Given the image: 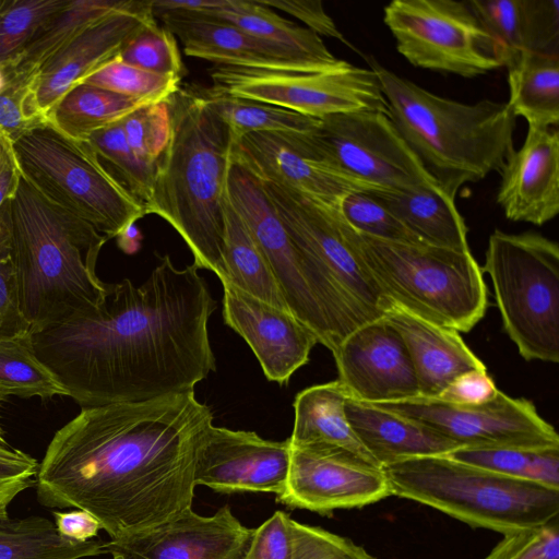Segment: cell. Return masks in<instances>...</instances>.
<instances>
[{"label": "cell", "mask_w": 559, "mask_h": 559, "mask_svg": "<svg viewBox=\"0 0 559 559\" xmlns=\"http://www.w3.org/2000/svg\"><path fill=\"white\" fill-rule=\"evenodd\" d=\"M497 203L506 217L537 226L559 213V132L527 126L522 146L507 158Z\"/></svg>", "instance_id": "cell-23"}, {"label": "cell", "mask_w": 559, "mask_h": 559, "mask_svg": "<svg viewBox=\"0 0 559 559\" xmlns=\"http://www.w3.org/2000/svg\"><path fill=\"white\" fill-rule=\"evenodd\" d=\"M338 211L356 231L378 239L420 242L382 203L367 191L347 194Z\"/></svg>", "instance_id": "cell-46"}, {"label": "cell", "mask_w": 559, "mask_h": 559, "mask_svg": "<svg viewBox=\"0 0 559 559\" xmlns=\"http://www.w3.org/2000/svg\"><path fill=\"white\" fill-rule=\"evenodd\" d=\"M154 17L151 1H135L88 26L39 69L33 92L38 116H47L73 86L117 58L132 35Z\"/></svg>", "instance_id": "cell-22"}, {"label": "cell", "mask_w": 559, "mask_h": 559, "mask_svg": "<svg viewBox=\"0 0 559 559\" xmlns=\"http://www.w3.org/2000/svg\"><path fill=\"white\" fill-rule=\"evenodd\" d=\"M117 59L141 70L181 78L186 73L175 35L159 26L155 17L146 21L124 44Z\"/></svg>", "instance_id": "cell-42"}, {"label": "cell", "mask_w": 559, "mask_h": 559, "mask_svg": "<svg viewBox=\"0 0 559 559\" xmlns=\"http://www.w3.org/2000/svg\"><path fill=\"white\" fill-rule=\"evenodd\" d=\"M31 333L23 316L11 257L9 200L0 209V340Z\"/></svg>", "instance_id": "cell-47"}, {"label": "cell", "mask_w": 559, "mask_h": 559, "mask_svg": "<svg viewBox=\"0 0 559 559\" xmlns=\"http://www.w3.org/2000/svg\"><path fill=\"white\" fill-rule=\"evenodd\" d=\"M228 506L210 516L191 508L103 543L112 559H246L253 535Z\"/></svg>", "instance_id": "cell-18"}, {"label": "cell", "mask_w": 559, "mask_h": 559, "mask_svg": "<svg viewBox=\"0 0 559 559\" xmlns=\"http://www.w3.org/2000/svg\"><path fill=\"white\" fill-rule=\"evenodd\" d=\"M87 142L103 166L144 206L146 212L152 195L155 168L140 159L130 147L121 120L94 132L88 136Z\"/></svg>", "instance_id": "cell-40"}, {"label": "cell", "mask_w": 559, "mask_h": 559, "mask_svg": "<svg viewBox=\"0 0 559 559\" xmlns=\"http://www.w3.org/2000/svg\"><path fill=\"white\" fill-rule=\"evenodd\" d=\"M391 496L382 467L349 453L312 445H290L284 491L277 501L322 515L357 509Z\"/></svg>", "instance_id": "cell-17"}, {"label": "cell", "mask_w": 559, "mask_h": 559, "mask_svg": "<svg viewBox=\"0 0 559 559\" xmlns=\"http://www.w3.org/2000/svg\"><path fill=\"white\" fill-rule=\"evenodd\" d=\"M57 532L64 538L73 542H87L95 538L102 530L100 523L83 510L68 512L53 511Z\"/></svg>", "instance_id": "cell-52"}, {"label": "cell", "mask_w": 559, "mask_h": 559, "mask_svg": "<svg viewBox=\"0 0 559 559\" xmlns=\"http://www.w3.org/2000/svg\"><path fill=\"white\" fill-rule=\"evenodd\" d=\"M343 229L392 305L457 332L471 331L484 318L488 306L484 272L469 250L378 239L356 231L344 218Z\"/></svg>", "instance_id": "cell-6"}, {"label": "cell", "mask_w": 559, "mask_h": 559, "mask_svg": "<svg viewBox=\"0 0 559 559\" xmlns=\"http://www.w3.org/2000/svg\"><path fill=\"white\" fill-rule=\"evenodd\" d=\"M483 272L491 278L506 333L527 361H559V247L536 233L496 229Z\"/></svg>", "instance_id": "cell-9"}, {"label": "cell", "mask_w": 559, "mask_h": 559, "mask_svg": "<svg viewBox=\"0 0 559 559\" xmlns=\"http://www.w3.org/2000/svg\"><path fill=\"white\" fill-rule=\"evenodd\" d=\"M468 1L502 47L506 66L523 51L559 55L558 0Z\"/></svg>", "instance_id": "cell-27"}, {"label": "cell", "mask_w": 559, "mask_h": 559, "mask_svg": "<svg viewBox=\"0 0 559 559\" xmlns=\"http://www.w3.org/2000/svg\"><path fill=\"white\" fill-rule=\"evenodd\" d=\"M128 144L148 166L155 168L171 135L169 98L146 104L121 120Z\"/></svg>", "instance_id": "cell-45"}, {"label": "cell", "mask_w": 559, "mask_h": 559, "mask_svg": "<svg viewBox=\"0 0 559 559\" xmlns=\"http://www.w3.org/2000/svg\"><path fill=\"white\" fill-rule=\"evenodd\" d=\"M333 356L337 380L356 401L376 404L419 396L405 343L383 317L350 332Z\"/></svg>", "instance_id": "cell-19"}, {"label": "cell", "mask_w": 559, "mask_h": 559, "mask_svg": "<svg viewBox=\"0 0 559 559\" xmlns=\"http://www.w3.org/2000/svg\"><path fill=\"white\" fill-rule=\"evenodd\" d=\"M262 182L293 241L329 272L369 321L382 318L393 305L354 253L338 207Z\"/></svg>", "instance_id": "cell-15"}, {"label": "cell", "mask_w": 559, "mask_h": 559, "mask_svg": "<svg viewBox=\"0 0 559 559\" xmlns=\"http://www.w3.org/2000/svg\"><path fill=\"white\" fill-rule=\"evenodd\" d=\"M345 413L354 432L381 467L415 456L447 455L460 448L420 423L349 396Z\"/></svg>", "instance_id": "cell-26"}, {"label": "cell", "mask_w": 559, "mask_h": 559, "mask_svg": "<svg viewBox=\"0 0 559 559\" xmlns=\"http://www.w3.org/2000/svg\"><path fill=\"white\" fill-rule=\"evenodd\" d=\"M382 203L420 242L454 250H469L467 226L455 200L439 187L367 191Z\"/></svg>", "instance_id": "cell-29"}, {"label": "cell", "mask_w": 559, "mask_h": 559, "mask_svg": "<svg viewBox=\"0 0 559 559\" xmlns=\"http://www.w3.org/2000/svg\"><path fill=\"white\" fill-rule=\"evenodd\" d=\"M512 115L527 126L557 128L559 122V55L523 51L506 66Z\"/></svg>", "instance_id": "cell-31"}, {"label": "cell", "mask_w": 559, "mask_h": 559, "mask_svg": "<svg viewBox=\"0 0 559 559\" xmlns=\"http://www.w3.org/2000/svg\"><path fill=\"white\" fill-rule=\"evenodd\" d=\"M260 2L271 9H280L297 17L318 36L335 38L354 49L337 28L333 19L325 12L320 0H260Z\"/></svg>", "instance_id": "cell-50"}, {"label": "cell", "mask_w": 559, "mask_h": 559, "mask_svg": "<svg viewBox=\"0 0 559 559\" xmlns=\"http://www.w3.org/2000/svg\"><path fill=\"white\" fill-rule=\"evenodd\" d=\"M227 197L267 260L289 311L333 354L369 320L329 272L293 241L262 180L233 156Z\"/></svg>", "instance_id": "cell-8"}, {"label": "cell", "mask_w": 559, "mask_h": 559, "mask_svg": "<svg viewBox=\"0 0 559 559\" xmlns=\"http://www.w3.org/2000/svg\"><path fill=\"white\" fill-rule=\"evenodd\" d=\"M393 124L440 189L455 200L466 183L500 173L513 152L515 117L507 103L465 104L438 96L366 57Z\"/></svg>", "instance_id": "cell-5"}, {"label": "cell", "mask_w": 559, "mask_h": 559, "mask_svg": "<svg viewBox=\"0 0 559 559\" xmlns=\"http://www.w3.org/2000/svg\"><path fill=\"white\" fill-rule=\"evenodd\" d=\"M16 166L13 152V143L0 134V177L9 169Z\"/></svg>", "instance_id": "cell-55"}, {"label": "cell", "mask_w": 559, "mask_h": 559, "mask_svg": "<svg viewBox=\"0 0 559 559\" xmlns=\"http://www.w3.org/2000/svg\"><path fill=\"white\" fill-rule=\"evenodd\" d=\"M119 247L127 253L135 252L141 243L142 235L135 224L129 226L118 237Z\"/></svg>", "instance_id": "cell-54"}, {"label": "cell", "mask_w": 559, "mask_h": 559, "mask_svg": "<svg viewBox=\"0 0 559 559\" xmlns=\"http://www.w3.org/2000/svg\"><path fill=\"white\" fill-rule=\"evenodd\" d=\"M313 136L337 169L373 189L439 187L385 112L328 116Z\"/></svg>", "instance_id": "cell-14"}, {"label": "cell", "mask_w": 559, "mask_h": 559, "mask_svg": "<svg viewBox=\"0 0 559 559\" xmlns=\"http://www.w3.org/2000/svg\"><path fill=\"white\" fill-rule=\"evenodd\" d=\"M133 0H69L51 16L11 64L37 70L80 33L105 16L129 7Z\"/></svg>", "instance_id": "cell-36"}, {"label": "cell", "mask_w": 559, "mask_h": 559, "mask_svg": "<svg viewBox=\"0 0 559 559\" xmlns=\"http://www.w3.org/2000/svg\"><path fill=\"white\" fill-rule=\"evenodd\" d=\"M221 282L225 324L248 343L270 381L287 383L309 361L317 336L290 311Z\"/></svg>", "instance_id": "cell-21"}, {"label": "cell", "mask_w": 559, "mask_h": 559, "mask_svg": "<svg viewBox=\"0 0 559 559\" xmlns=\"http://www.w3.org/2000/svg\"><path fill=\"white\" fill-rule=\"evenodd\" d=\"M156 16L179 37L187 56L216 66L264 70H328L226 21L199 13L163 12Z\"/></svg>", "instance_id": "cell-24"}, {"label": "cell", "mask_w": 559, "mask_h": 559, "mask_svg": "<svg viewBox=\"0 0 559 559\" xmlns=\"http://www.w3.org/2000/svg\"><path fill=\"white\" fill-rule=\"evenodd\" d=\"M9 230L20 308L31 333L104 299L107 283L97 276L96 263L108 239L22 176L9 200Z\"/></svg>", "instance_id": "cell-4"}, {"label": "cell", "mask_w": 559, "mask_h": 559, "mask_svg": "<svg viewBox=\"0 0 559 559\" xmlns=\"http://www.w3.org/2000/svg\"><path fill=\"white\" fill-rule=\"evenodd\" d=\"M290 443L265 440L253 431L214 425L198 452L195 486L222 493L270 492L280 496L286 486Z\"/></svg>", "instance_id": "cell-20"}, {"label": "cell", "mask_w": 559, "mask_h": 559, "mask_svg": "<svg viewBox=\"0 0 559 559\" xmlns=\"http://www.w3.org/2000/svg\"><path fill=\"white\" fill-rule=\"evenodd\" d=\"M485 559H559V521L502 535Z\"/></svg>", "instance_id": "cell-48"}, {"label": "cell", "mask_w": 559, "mask_h": 559, "mask_svg": "<svg viewBox=\"0 0 559 559\" xmlns=\"http://www.w3.org/2000/svg\"><path fill=\"white\" fill-rule=\"evenodd\" d=\"M3 83H4L3 74L0 71V88L3 86Z\"/></svg>", "instance_id": "cell-58"}, {"label": "cell", "mask_w": 559, "mask_h": 559, "mask_svg": "<svg viewBox=\"0 0 559 559\" xmlns=\"http://www.w3.org/2000/svg\"><path fill=\"white\" fill-rule=\"evenodd\" d=\"M213 414L194 391L81 407L56 431L35 479L38 502L79 509L115 538L191 508Z\"/></svg>", "instance_id": "cell-2"}, {"label": "cell", "mask_w": 559, "mask_h": 559, "mask_svg": "<svg viewBox=\"0 0 559 559\" xmlns=\"http://www.w3.org/2000/svg\"><path fill=\"white\" fill-rule=\"evenodd\" d=\"M21 173L17 168V165L9 170H7L0 177V209L3 204L10 200L20 182Z\"/></svg>", "instance_id": "cell-53"}, {"label": "cell", "mask_w": 559, "mask_h": 559, "mask_svg": "<svg viewBox=\"0 0 559 559\" xmlns=\"http://www.w3.org/2000/svg\"><path fill=\"white\" fill-rule=\"evenodd\" d=\"M383 318L405 343L420 396L438 397L460 374L472 370H487L457 331L426 321L395 305Z\"/></svg>", "instance_id": "cell-25"}, {"label": "cell", "mask_w": 559, "mask_h": 559, "mask_svg": "<svg viewBox=\"0 0 559 559\" xmlns=\"http://www.w3.org/2000/svg\"><path fill=\"white\" fill-rule=\"evenodd\" d=\"M4 83L0 88V134L12 143L31 130L46 124L34 109L33 92L38 72L27 68H0Z\"/></svg>", "instance_id": "cell-43"}, {"label": "cell", "mask_w": 559, "mask_h": 559, "mask_svg": "<svg viewBox=\"0 0 559 559\" xmlns=\"http://www.w3.org/2000/svg\"><path fill=\"white\" fill-rule=\"evenodd\" d=\"M383 22L400 55L417 68L472 79L506 66L502 47L469 1L393 0Z\"/></svg>", "instance_id": "cell-11"}, {"label": "cell", "mask_w": 559, "mask_h": 559, "mask_svg": "<svg viewBox=\"0 0 559 559\" xmlns=\"http://www.w3.org/2000/svg\"><path fill=\"white\" fill-rule=\"evenodd\" d=\"M38 467L35 457L9 443H0V520L9 519L12 501L35 485Z\"/></svg>", "instance_id": "cell-49"}, {"label": "cell", "mask_w": 559, "mask_h": 559, "mask_svg": "<svg viewBox=\"0 0 559 559\" xmlns=\"http://www.w3.org/2000/svg\"><path fill=\"white\" fill-rule=\"evenodd\" d=\"M69 0H0V68L13 63Z\"/></svg>", "instance_id": "cell-41"}, {"label": "cell", "mask_w": 559, "mask_h": 559, "mask_svg": "<svg viewBox=\"0 0 559 559\" xmlns=\"http://www.w3.org/2000/svg\"><path fill=\"white\" fill-rule=\"evenodd\" d=\"M0 393L43 400L68 396L64 386L36 356L31 333L0 340Z\"/></svg>", "instance_id": "cell-39"}, {"label": "cell", "mask_w": 559, "mask_h": 559, "mask_svg": "<svg viewBox=\"0 0 559 559\" xmlns=\"http://www.w3.org/2000/svg\"><path fill=\"white\" fill-rule=\"evenodd\" d=\"M223 261L225 275L221 281H227L265 302L289 311L267 260L228 197L225 202Z\"/></svg>", "instance_id": "cell-33"}, {"label": "cell", "mask_w": 559, "mask_h": 559, "mask_svg": "<svg viewBox=\"0 0 559 559\" xmlns=\"http://www.w3.org/2000/svg\"><path fill=\"white\" fill-rule=\"evenodd\" d=\"M210 75L217 92L322 119L332 115L388 114L377 74L348 62L328 70H264L215 66Z\"/></svg>", "instance_id": "cell-12"}, {"label": "cell", "mask_w": 559, "mask_h": 559, "mask_svg": "<svg viewBox=\"0 0 559 559\" xmlns=\"http://www.w3.org/2000/svg\"><path fill=\"white\" fill-rule=\"evenodd\" d=\"M211 106L229 126L234 139L250 132H313L320 119L278 106L203 90Z\"/></svg>", "instance_id": "cell-38"}, {"label": "cell", "mask_w": 559, "mask_h": 559, "mask_svg": "<svg viewBox=\"0 0 559 559\" xmlns=\"http://www.w3.org/2000/svg\"><path fill=\"white\" fill-rule=\"evenodd\" d=\"M104 554L102 540L64 538L44 516L0 520V559H83Z\"/></svg>", "instance_id": "cell-35"}, {"label": "cell", "mask_w": 559, "mask_h": 559, "mask_svg": "<svg viewBox=\"0 0 559 559\" xmlns=\"http://www.w3.org/2000/svg\"><path fill=\"white\" fill-rule=\"evenodd\" d=\"M231 156L262 181L338 207L356 191L373 188L337 169L310 133L250 132L234 139Z\"/></svg>", "instance_id": "cell-16"}, {"label": "cell", "mask_w": 559, "mask_h": 559, "mask_svg": "<svg viewBox=\"0 0 559 559\" xmlns=\"http://www.w3.org/2000/svg\"><path fill=\"white\" fill-rule=\"evenodd\" d=\"M13 152L26 181L107 239L118 237L146 215L87 141L72 140L47 122L14 142Z\"/></svg>", "instance_id": "cell-10"}, {"label": "cell", "mask_w": 559, "mask_h": 559, "mask_svg": "<svg viewBox=\"0 0 559 559\" xmlns=\"http://www.w3.org/2000/svg\"><path fill=\"white\" fill-rule=\"evenodd\" d=\"M5 397H7L5 395L0 393V407H1L2 402L5 400ZM0 443H8L5 440V437H4V430L1 426V423H0Z\"/></svg>", "instance_id": "cell-57"}, {"label": "cell", "mask_w": 559, "mask_h": 559, "mask_svg": "<svg viewBox=\"0 0 559 559\" xmlns=\"http://www.w3.org/2000/svg\"><path fill=\"white\" fill-rule=\"evenodd\" d=\"M347 397L338 380L299 392L294 402L295 421L289 443L340 450L381 467L348 423L345 413Z\"/></svg>", "instance_id": "cell-28"}, {"label": "cell", "mask_w": 559, "mask_h": 559, "mask_svg": "<svg viewBox=\"0 0 559 559\" xmlns=\"http://www.w3.org/2000/svg\"><path fill=\"white\" fill-rule=\"evenodd\" d=\"M447 455L500 475L559 489V448H459Z\"/></svg>", "instance_id": "cell-37"}, {"label": "cell", "mask_w": 559, "mask_h": 559, "mask_svg": "<svg viewBox=\"0 0 559 559\" xmlns=\"http://www.w3.org/2000/svg\"><path fill=\"white\" fill-rule=\"evenodd\" d=\"M199 14L231 23L246 33L289 49L324 69L346 62L336 58L320 36L282 17L260 0H219L217 7Z\"/></svg>", "instance_id": "cell-30"}, {"label": "cell", "mask_w": 559, "mask_h": 559, "mask_svg": "<svg viewBox=\"0 0 559 559\" xmlns=\"http://www.w3.org/2000/svg\"><path fill=\"white\" fill-rule=\"evenodd\" d=\"M150 103L80 83L56 103L47 122L72 140L87 141L94 132Z\"/></svg>", "instance_id": "cell-34"}, {"label": "cell", "mask_w": 559, "mask_h": 559, "mask_svg": "<svg viewBox=\"0 0 559 559\" xmlns=\"http://www.w3.org/2000/svg\"><path fill=\"white\" fill-rule=\"evenodd\" d=\"M357 547L347 537L276 511L253 531L246 559H340Z\"/></svg>", "instance_id": "cell-32"}, {"label": "cell", "mask_w": 559, "mask_h": 559, "mask_svg": "<svg viewBox=\"0 0 559 559\" xmlns=\"http://www.w3.org/2000/svg\"><path fill=\"white\" fill-rule=\"evenodd\" d=\"M169 106L170 141L155 167L146 214L160 216L181 236L198 269L222 278L234 134L203 90L180 86Z\"/></svg>", "instance_id": "cell-3"}, {"label": "cell", "mask_w": 559, "mask_h": 559, "mask_svg": "<svg viewBox=\"0 0 559 559\" xmlns=\"http://www.w3.org/2000/svg\"><path fill=\"white\" fill-rule=\"evenodd\" d=\"M373 405L420 423L460 448H559L557 431L531 401L501 391L478 405H456L420 395Z\"/></svg>", "instance_id": "cell-13"}, {"label": "cell", "mask_w": 559, "mask_h": 559, "mask_svg": "<svg viewBox=\"0 0 559 559\" xmlns=\"http://www.w3.org/2000/svg\"><path fill=\"white\" fill-rule=\"evenodd\" d=\"M382 469L391 496L436 509L471 527L507 535L559 518V489L500 475L448 455L409 457Z\"/></svg>", "instance_id": "cell-7"}, {"label": "cell", "mask_w": 559, "mask_h": 559, "mask_svg": "<svg viewBox=\"0 0 559 559\" xmlns=\"http://www.w3.org/2000/svg\"><path fill=\"white\" fill-rule=\"evenodd\" d=\"M180 82L181 78L147 72L116 58L85 78L81 83L154 103L168 99L179 90Z\"/></svg>", "instance_id": "cell-44"}, {"label": "cell", "mask_w": 559, "mask_h": 559, "mask_svg": "<svg viewBox=\"0 0 559 559\" xmlns=\"http://www.w3.org/2000/svg\"><path fill=\"white\" fill-rule=\"evenodd\" d=\"M340 559H376L372 557L367 550H365L361 546H358L354 551L349 552L343 558Z\"/></svg>", "instance_id": "cell-56"}, {"label": "cell", "mask_w": 559, "mask_h": 559, "mask_svg": "<svg viewBox=\"0 0 559 559\" xmlns=\"http://www.w3.org/2000/svg\"><path fill=\"white\" fill-rule=\"evenodd\" d=\"M498 392L487 370H472L450 382L438 399L456 405H478L493 400Z\"/></svg>", "instance_id": "cell-51"}, {"label": "cell", "mask_w": 559, "mask_h": 559, "mask_svg": "<svg viewBox=\"0 0 559 559\" xmlns=\"http://www.w3.org/2000/svg\"><path fill=\"white\" fill-rule=\"evenodd\" d=\"M198 270L165 255L139 287L107 283L98 305L31 333L36 356L81 407L194 391L216 370L207 331L216 301Z\"/></svg>", "instance_id": "cell-1"}]
</instances>
